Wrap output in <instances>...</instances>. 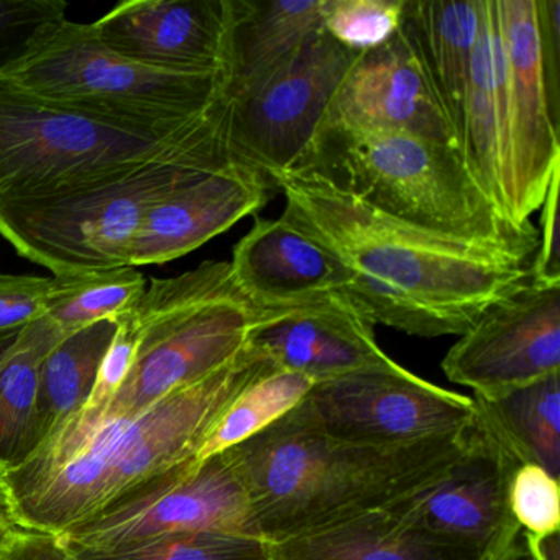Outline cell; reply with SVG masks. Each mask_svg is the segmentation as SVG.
<instances>
[{"label":"cell","instance_id":"cell-1","mask_svg":"<svg viewBox=\"0 0 560 560\" xmlns=\"http://www.w3.org/2000/svg\"><path fill=\"white\" fill-rule=\"evenodd\" d=\"M284 221L334 252L352 273L349 301L370 324L409 336H462L530 281L539 229L508 241L439 234L373 208L317 170L271 182Z\"/></svg>","mask_w":560,"mask_h":560},{"label":"cell","instance_id":"cell-2","mask_svg":"<svg viewBox=\"0 0 560 560\" xmlns=\"http://www.w3.org/2000/svg\"><path fill=\"white\" fill-rule=\"evenodd\" d=\"M470 429L395 447L329 441L291 412L229 457L248 498V530L275 544L382 513L438 481L460 458Z\"/></svg>","mask_w":560,"mask_h":560},{"label":"cell","instance_id":"cell-3","mask_svg":"<svg viewBox=\"0 0 560 560\" xmlns=\"http://www.w3.org/2000/svg\"><path fill=\"white\" fill-rule=\"evenodd\" d=\"M275 370L277 363L248 340L235 359L201 382L172 393L140 415L101 428L60 467L27 478L0 475V490L15 521L27 529L63 534L150 478L195 462L232 401Z\"/></svg>","mask_w":560,"mask_h":560},{"label":"cell","instance_id":"cell-4","mask_svg":"<svg viewBox=\"0 0 560 560\" xmlns=\"http://www.w3.org/2000/svg\"><path fill=\"white\" fill-rule=\"evenodd\" d=\"M287 311L250 303L234 283L229 261H205L178 277L153 278L130 313L137 330L132 365L101 428L201 382L248 346L255 327Z\"/></svg>","mask_w":560,"mask_h":560},{"label":"cell","instance_id":"cell-5","mask_svg":"<svg viewBox=\"0 0 560 560\" xmlns=\"http://www.w3.org/2000/svg\"><path fill=\"white\" fill-rule=\"evenodd\" d=\"M225 119L228 101L221 97L186 129L145 132L51 103L0 71V201L122 163L231 162Z\"/></svg>","mask_w":560,"mask_h":560},{"label":"cell","instance_id":"cell-6","mask_svg":"<svg viewBox=\"0 0 560 560\" xmlns=\"http://www.w3.org/2000/svg\"><path fill=\"white\" fill-rule=\"evenodd\" d=\"M2 73L68 109L145 132L173 133L205 119L222 97V71L156 70L114 54L91 24L44 25Z\"/></svg>","mask_w":560,"mask_h":560},{"label":"cell","instance_id":"cell-7","mask_svg":"<svg viewBox=\"0 0 560 560\" xmlns=\"http://www.w3.org/2000/svg\"><path fill=\"white\" fill-rule=\"evenodd\" d=\"M225 163L145 160L0 201V235L54 275L130 267L150 206L183 179Z\"/></svg>","mask_w":560,"mask_h":560},{"label":"cell","instance_id":"cell-8","mask_svg":"<svg viewBox=\"0 0 560 560\" xmlns=\"http://www.w3.org/2000/svg\"><path fill=\"white\" fill-rule=\"evenodd\" d=\"M306 170H317L385 214L468 238L508 241L534 234L516 225L478 186L457 147L395 132L327 130Z\"/></svg>","mask_w":560,"mask_h":560},{"label":"cell","instance_id":"cell-9","mask_svg":"<svg viewBox=\"0 0 560 560\" xmlns=\"http://www.w3.org/2000/svg\"><path fill=\"white\" fill-rule=\"evenodd\" d=\"M363 51L337 44L324 27L250 96L228 101L224 142L231 162L268 183L306 170L316 155L340 84Z\"/></svg>","mask_w":560,"mask_h":560},{"label":"cell","instance_id":"cell-10","mask_svg":"<svg viewBox=\"0 0 560 560\" xmlns=\"http://www.w3.org/2000/svg\"><path fill=\"white\" fill-rule=\"evenodd\" d=\"M291 415L329 441L395 447L467 431L477 408L470 396L425 382L393 360L314 383Z\"/></svg>","mask_w":560,"mask_h":560},{"label":"cell","instance_id":"cell-11","mask_svg":"<svg viewBox=\"0 0 560 560\" xmlns=\"http://www.w3.org/2000/svg\"><path fill=\"white\" fill-rule=\"evenodd\" d=\"M191 533L250 534L247 491L228 452L168 468L58 536L71 549L119 552Z\"/></svg>","mask_w":560,"mask_h":560},{"label":"cell","instance_id":"cell-12","mask_svg":"<svg viewBox=\"0 0 560 560\" xmlns=\"http://www.w3.org/2000/svg\"><path fill=\"white\" fill-rule=\"evenodd\" d=\"M498 114L503 152L504 205L513 224L539 211L560 166V136L547 109L540 68L536 0H494Z\"/></svg>","mask_w":560,"mask_h":560},{"label":"cell","instance_id":"cell-13","mask_svg":"<svg viewBox=\"0 0 560 560\" xmlns=\"http://www.w3.org/2000/svg\"><path fill=\"white\" fill-rule=\"evenodd\" d=\"M520 464L477 416L451 470L386 511L477 560H510L523 546L510 506L511 478Z\"/></svg>","mask_w":560,"mask_h":560},{"label":"cell","instance_id":"cell-14","mask_svg":"<svg viewBox=\"0 0 560 560\" xmlns=\"http://www.w3.org/2000/svg\"><path fill=\"white\" fill-rule=\"evenodd\" d=\"M441 366L452 383L481 399L560 373V284L529 281L488 307Z\"/></svg>","mask_w":560,"mask_h":560},{"label":"cell","instance_id":"cell-15","mask_svg":"<svg viewBox=\"0 0 560 560\" xmlns=\"http://www.w3.org/2000/svg\"><path fill=\"white\" fill-rule=\"evenodd\" d=\"M327 130L408 133L460 149L402 25L392 40L363 51L350 68L323 133Z\"/></svg>","mask_w":560,"mask_h":560},{"label":"cell","instance_id":"cell-16","mask_svg":"<svg viewBox=\"0 0 560 560\" xmlns=\"http://www.w3.org/2000/svg\"><path fill=\"white\" fill-rule=\"evenodd\" d=\"M271 191L264 176L234 162L183 179L150 206L133 242L130 267L191 254L261 211Z\"/></svg>","mask_w":560,"mask_h":560},{"label":"cell","instance_id":"cell-17","mask_svg":"<svg viewBox=\"0 0 560 560\" xmlns=\"http://www.w3.org/2000/svg\"><path fill=\"white\" fill-rule=\"evenodd\" d=\"M228 0H129L94 22L114 54L156 70L221 71Z\"/></svg>","mask_w":560,"mask_h":560},{"label":"cell","instance_id":"cell-18","mask_svg":"<svg viewBox=\"0 0 560 560\" xmlns=\"http://www.w3.org/2000/svg\"><path fill=\"white\" fill-rule=\"evenodd\" d=\"M229 265L241 293L267 310L349 300L353 284L349 268L330 248L281 218L255 219Z\"/></svg>","mask_w":560,"mask_h":560},{"label":"cell","instance_id":"cell-19","mask_svg":"<svg viewBox=\"0 0 560 560\" xmlns=\"http://www.w3.org/2000/svg\"><path fill=\"white\" fill-rule=\"evenodd\" d=\"M370 324L347 298L294 307L250 334L278 369L314 383L393 362L376 342Z\"/></svg>","mask_w":560,"mask_h":560},{"label":"cell","instance_id":"cell-20","mask_svg":"<svg viewBox=\"0 0 560 560\" xmlns=\"http://www.w3.org/2000/svg\"><path fill=\"white\" fill-rule=\"evenodd\" d=\"M327 0H228L222 96L242 100L283 70L323 28Z\"/></svg>","mask_w":560,"mask_h":560},{"label":"cell","instance_id":"cell-21","mask_svg":"<svg viewBox=\"0 0 560 560\" xmlns=\"http://www.w3.org/2000/svg\"><path fill=\"white\" fill-rule=\"evenodd\" d=\"M481 0H406L402 28L460 143Z\"/></svg>","mask_w":560,"mask_h":560},{"label":"cell","instance_id":"cell-22","mask_svg":"<svg viewBox=\"0 0 560 560\" xmlns=\"http://www.w3.org/2000/svg\"><path fill=\"white\" fill-rule=\"evenodd\" d=\"M271 560H477L389 511L270 544Z\"/></svg>","mask_w":560,"mask_h":560},{"label":"cell","instance_id":"cell-23","mask_svg":"<svg viewBox=\"0 0 560 560\" xmlns=\"http://www.w3.org/2000/svg\"><path fill=\"white\" fill-rule=\"evenodd\" d=\"M498 40L500 25L494 0H481L480 27L465 97L460 152L475 182L508 218L498 114Z\"/></svg>","mask_w":560,"mask_h":560},{"label":"cell","instance_id":"cell-24","mask_svg":"<svg viewBox=\"0 0 560 560\" xmlns=\"http://www.w3.org/2000/svg\"><path fill=\"white\" fill-rule=\"evenodd\" d=\"M67 334L47 316L0 336V467H21L37 452L35 405L38 373L47 353Z\"/></svg>","mask_w":560,"mask_h":560},{"label":"cell","instance_id":"cell-25","mask_svg":"<svg viewBox=\"0 0 560 560\" xmlns=\"http://www.w3.org/2000/svg\"><path fill=\"white\" fill-rule=\"evenodd\" d=\"M117 327L116 320H101L74 330L45 357L38 373L35 405L37 452L90 402L101 363L116 337Z\"/></svg>","mask_w":560,"mask_h":560},{"label":"cell","instance_id":"cell-26","mask_svg":"<svg viewBox=\"0 0 560 560\" xmlns=\"http://www.w3.org/2000/svg\"><path fill=\"white\" fill-rule=\"evenodd\" d=\"M559 375L514 389L494 399L471 396L477 416L513 452L521 464H536L560 474Z\"/></svg>","mask_w":560,"mask_h":560},{"label":"cell","instance_id":"cell-27","mask_svg":"<svg viewBox=\"0 0 560 560\" xmlns=\"http://www.w3.org/2000/svg\"><path fill=\"white\" fill-rule=\"evenodd\" d=\"M147 291V281L133 267L54 275L45 316L65 334L101 320L132 313Z\"/></svg>","mask_w":560,"mask_h":560},{"label":"cell","instance_id":"cell-28","mask_svg":"<svg viewBox=\"0 0 560 560\" xmlns=\"http://www.w3.org/2000/svg\"><path fill=\"white\" fill-rule=\"evenodd\" d=\"M313 386V380L307 376L280 369L252 383L215 422L195 462L222 454L260 434L293 411Z\"/></svg>","mask_w":560,"mask_h":560},{"label":"cell","instance_id":"cell-29","mask_svg":"<svg viewBox=\"0 0 560 560\" xmlns=\"http://www.w3.org/2000/svg\"><path fill=\"white\" fill-rule=\"evenodd\" d=\"M71 550L84 560H271L270 544L235 533L179 534L119 552Z\"/></svg>","mask_w":560,"mask_h":560},{"label":"cell","instance_id":"cell-30","mask_svg":"<svg viewBox=\"0 0 560 560\" xmlns=\"http://www.w3.org/2000/svg\"><path fill=\"white\" fill-rule=\"evenodd\" d=\"M405 5L406 0H327L323 27L349 50H373L398 34Z\"/></svg>","mask_w":560,"mask_h":560},{"label":"cell","instance_id":"cell-31","mask_svg":"<svg viewBox=\"0 0 560 560\" xmlns=\"http://www.w3.org/2000/svg\"><path fill=\"white\" fill-rule=\"evenodd\" d=\"M510 506L524 537L560 533L559 478L536 464H520L510 485Z\"/></svg>","mask_w":560,"mask_h":560},{"label":"cell","instance_id":"cell-32","mask_svg":"<svg viewBox=\"0 0 560 560\" xmlns=\"http://www.w3.org/2000/svg\"><path fill=\"white\" fill-rule=\"evenodd\" d=\"M61 0H0V68L14 61L44 25L67 18Z\"/></svg>","mask_w":560,"mask_h":560},{"label":"cell","instance_id":"cell-33","mask_svg":"<svg viewBox=\"0 0 560 560\" xmlns=\"http://www.w3.org/2000/svg\"><path fill=\"white\" fill-rule=\"evenodd\" d=\"M50 278L0 273V336L18 332L47 314Z\"/></svg>","mask_w":560,"mask_h":560},{"label":"cell","instance_id":"cell-34","mask_svg":"<svg viewBox=\"0 0 560 560\" xmlns=\"http://www.w3.org/2000/svg\"><path fill=\"white\" fill-rule=\"evenodd\" d=\"M536 11L547 109L560 130V0H536Z\"/></svg>","mask_w":560,"mask_h":560},{"label":"cell","instance_id":"cell-35","mask_svg":"<svg viewBox=\"0 0 560 560\" xmlns=\"http://www.w3.org/2000/svg\"><path fill=\"white\" fill-rule=\"evenodd\" d=\"M559 176L560 166L550 179L542 214H540L539 245L530 265V281L542 284H560L559 250Z\"/></svg>","mask_w":560,"mask_h":560},{"label":"cell","instance_id":"cell-36","mask_svg":"<svg viewBox=\"0 0 560 560\" xmlns=\"http://www.w3.org/2000/svg\"><path fill=\"white\" fill-rule=\"evenodd\" d=\"M0 560H84L58 534L18 526L9 537Z\"/></svg>","mask_w":560,"mask_h":560},{"label":"cell","instance_id":"cell-37","mask_svg":"<svg viewBox=\"0 0 560 560\" xmlns=\"http://www.w3.org/2000/svg\"><path fill=\"white\" fill-rule=\"evenodd\" d=\"M524 549L529 560H560V533L533 539L523 536Z\"/></svg>","mask_w":560,"mask_h":560},{"label":"cell","instance_id":"cell-38","mask_svg":"<svg viewBox=\"0 0 560 560\" xmlns=\"http://www.w3.org/2000/svg\"><path fill=\"white\" fill-rule=\"evenodd\" d=\"M18 526L19 524L15 521L14 513H12L11 503H9L4 491L0 490V553L4 550L9 537L18 529Z\"/></svg>","mask_w":560,"mask_h":560},{"label":"cell","instance_id":"cell-39","mask_svg":"<svg viewBox=\"0 0 560 560\" xmlns=\"http://www.w3.org/2000/svg\"><path fill=\"white\" fill-rule=\"evenodd\" d=\"M510 560H529L527 559L526 549H524V544L523 546L520 547V549L516 550V552L513 553V556H511Z\"/></svg>","mask_w":560,"mask_h":560},{"label":"cell","instance_id":"cell-40","mask_svg":"<svg viewBox=\"0 0 560 560\" xmlns=\"http://www.w3.org/2000/svg\"><path fill=\"white\" fill-rule=\"evenodd\" d=\"M4 474V468L0 467V475Z\"/></svg>","mask_w":560,"mask_h":560}]
</instances>
